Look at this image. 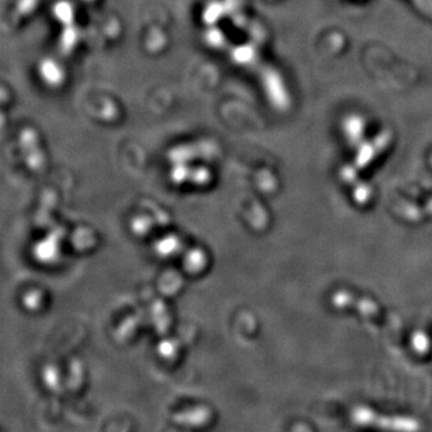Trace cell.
<instances>
[{
  "mask_svg": "<svg viewBox=\"0 0 432 432\" xmlns=\"http://www.w3.org/2000/svg\"><path fill=\"white\" fill-rule=\"evenodd\" d=\"M413 1L421 11L432 17V0H413Z\"/></svg>",
  "mask_w": 432,
  "mask_h": 432,
  "instance_id": "obj_1",
  "label": "cell"
}]
</instances>
